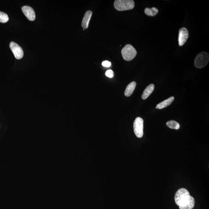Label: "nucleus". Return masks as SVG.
<instances>
[{"instance_id": "1", "label": "nucleus", "mask_w": 209, "mask_h": 209, "mask_svg": "<svg viewBox=\"0 0 209 209\" xmlns=\"http://www.w3.org/2000/svg\"><path fill=\"white\" fill-rule=\"evenodd\" d=\"M175 201L180 209H192L195 206V199L185 188L180 189L176 192Z\"/></svg>"}, {"instance_id": "2", "label": "nucleus", "mask_w": 209, "mask_h": 209, "mask_svg": "<svg viewBox=\"0 0 209 209\" xmlns=\"http://www.w3.org/2000/svg\"><path fill=\"white\" fill-rule=\"evenodd\" d=\"M135 5L134 1L133 0H116L114 3L115 9L120 11L133 9Z\"/></svg>"}, {"instance_id": "3", "label": "nucleus", "mask_w": 209, "mask_h": 209, "mask_svg": "<svg viewBox=\"0 0 209 209\" xmlns=\"http://www.w3.org/2000/svg\"><path fill=\"white\" fill-rule=\"evenodd\" d=\"M209 61V53L206 52H202L199 53L195 58L194 65L197 68H203L206 66Z\"/></svg>"}, {"instance_id": "4", "label": "nucleus", "mask_w": 209, "mask_h": 209, "mask_svg": "<svg viewBox=\"0 0 209 209\" xmlns=\"http://www.w3.org/2000/svg\"><path fill=\"white\" fill-rule=\"evenodd\" d=\"M121 54L124 59L129 61L136 57L137 51L132 45L127 44L122 49Z\"/></svg>"}, {"instance_id": "5", "label": "nucleus", "mask_w": 209, "mask_h": 209, "mask_svg": "<svg viewBox=\"0 0 209 209\" xmlns=\"http://www.w3.org/2000/svg\"><path fill=\"white\" fill-rule=\"evenodd\" d=\"M143 118L140 117L137 118L134 122V131L137 138H141L143 136Z\"/></svg>"}, {"instance_id": "6", "label": "nucleus", "mask_w": 209, "mask_h": 209, "mask_svg": "<svg viewBox=\"0 0 209 209\" xmlns=\"http://www.w3.org/2000/svg\"><path fill=\"white\" fill-rule=\"evenodd\" d=\"M9 47L16 59H20L22 58L24 55V52L20 46L17 43L12 41L10 43Z\"/></svg>"}, {"instance_id": "7", "label": "nucleus", "mask_w": 209, "mask_h": 209, "mask_svg": "<svg viewBox=\"0 0 209 209\" xmlns=\"http://www.w3.org/2000/svg\"><path fill=\"white\" fill-rule=\"evenodd\" d=\"M189 37V32L188 30L185 28H182L179 30V44L180 46H182L186 42Z\"/></svg>"}, {"instance_id": "8", "label": "nucleus", "mask_w": 209, "mask_h": 209, "mask_svg": "<svg viewBox=\"0 0 209 209\" xmlns=\"http://www.w3.org/2000/svg\"><path fill=\"white\" fill-rule=\"evenodd\" d=\"M22 10L29 20L33 21L36 19V14L34 10L31 7L26 6H23L22 8Z\"/></svg>"}, {"instance_id": "9", "label": "nucleus", "mask_w": 209, "mask_h": 209, "mask_svg": "<svg viewBox=\"0 0 209 209\" xmlns=\"http://www.w3.org/2000/svg\"><path fill=\"white\" fill-rule=\"evenodd\" d=\"M92 14V12L91 11H88L85 13L84 16L82 21V27L84 29H87L90 19Z\"/></svg>"}, {"instance_id": "10", "label": "nucleus", "mask_w": 209, "mask_h": 209, "mask_svg": "<svg viewBox=\"0 0 209 209\" xmlns=\"http://www.w3.org/2000/svg\"><path fill=\"white\" fill-rule=\"evenodd\" d=\"M174 100V97L173 96H171L168 99L166 100H164L163 102H161V103H158L157 105L156 108H158L159 109H163V108L166 107L169 105H170L173 102Z\"/></svg>"}, {"instance_id": "11", "label": "nucleus", "mask_w": 209, "mask_h": 209, "mask_svg": "<svg viewBox=\"0 0 209 209\" xmlns=\"http://www.w3.org/2000/svg\"><path fill=\"white\" fill-rule=\"evenodd\" d=\"M136 85V82L133 81L130 83L127 86L126 89L125 90L124 95L125 96L129 97L131 96L134 91Z\"/></svg>"}, {"instance_id": "12", "label": "nucleus", "mask_w": 209, "mask_h": 209, "mask_svg": "<svg viewBox=\"0 0 209 209\" xmlns=\"http://www.w3.org/2000/svg\"><path fill=\"white\" fill-rule=\"evenodd\" d=\"M154 88L155 86L153 84H151L147 86L142 94L141 96L142 99L145 100L148 98L153 92Z\"/></svg>"}, {"instance_id": "13", "label": "nucleus", "mask_w": 209, "mask_h": 209, "mask_svg": "<svg viewBox=\"0 0 209 209\" xmlns=\"http://www.w3.org/2000/svg\"><path fill=\"white\" fill-rule=\"evenodd\" d=\"M145 14L149 16H156L158 12V10L156 8H146L145 9Z\"/></svg>"}, {"instance_id": "14", "label": "nucleus", "mask_w": 209, "mask_h": 209, "mask_svg": "<svg viewBox=\"0 0 209 209\" xmlns=\"http://www.w3.org/2000/svg\"><path fill=\"white\" fill-rule=\"evenodd\" d=\"M166 124L167 126L172 129L178 130L180 128V125L175 120H171L167 122Z\"/></svg>"}, {"instance_id": "15", "label": "nucleus", "mask_w": 209, "mask_h": 209, "mask_svg": "<svg viewBox=\"0 0 209 209\" xmlns=\"http://www.w3.org/2000/svg\"><path fill=\"white\" fill-rule=\"evenodd\" d=\"M9 18L7 14L0 11V22L6 23L9 21Z\"/></svg>"}, {"instance_id": "16", "label": "nucleus", "mask_w": 209, "mask_h": 209, "mask_svg": "<svg viewBox=\"0 0 209 209\" xmlns=\"http://www.w3.org/2000/svg\"><path fill=\"white\" fill-rule=\"evenodd\" d=\"M113 75H114L113 72V70L111 69L108 70L106 72V73H105V75L109 78H113Z\"/></svg>"}, {"instance_id": "17", "label": "nucleus", "mask_w": 209, "mask_h": 209, "mask_svg": "<svg viewBox=\"0 0 209 209\" xmlns=\"http://www.w3.org/2000/svg\"><path fill=\"white\" fill-rule=\"evenodd\" d=\"M102 65L105 67L109 68L111 66V63L108 61H105L102 63Z\"/></svg>"}]
</instances>
